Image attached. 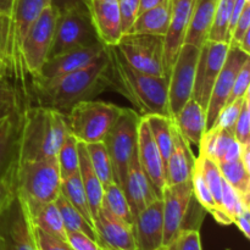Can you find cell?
Instances as JSON below:
<instances>
[{
  "mask_svg": "<svg viewBox=\"0 0 250 250\" xmlns=\"http://www.w3.org/2000/svg\"><path fill=\"white\" fill-rule=\"evenodd\" d=\"M85 148H87L88 158H89L92 168L102 182L103 187H106L110 183L115 182L111 160H110L109 153H107L104 142L85 144Z\"/></svg>",
  "mask_w": 250,
  "mask_h": 250,
  "instance_id": "obj_35",
  "label": "cell"
},
{
  "mask_svg": "<svg viewBox=\"0 0 250 250\" xmlns=\"http://www.w3.org/2000/svg\"><path fill=\"white\" fill-rule=\"evenodd\" d=\"M103 207L106 208L112 215L124 220L127 224L133 225L134 219L129 209L128 202L125 195L121 186L112 182L104 187V197H103Z\"/></svg>",
  "mask_w": 250,
  "mask_h": 250,
  "instance_id": "obj_36",
  "label": "cell"
},
{
  "mask_svg": "<svg viewBox=\"0 0 250 250\" xmlns=\"http://www.w3.org/2000/svg\"><path fill=\"white\" fill-rule=\"evenodd\" d=\"M160 250H165V249H164V248H161V249H160Z\"/></svg>",
  "mask_w": 250,
  "mask_h": 250,
  "instance_id": "obj_59",
  "label": "cell"
},
{
  "mask_svg": "<svg viewBox=\"0 0 250 250\" xmlns=\"http://www.w3.org/2000/svg\"><path fill=\"white\" fill-rule=\"evenodd\" d=\"M58 10L49 5L32 24L22 44V59L31 78L38 77L44 62L48 60L54 38Z\"/></svg>",
  "mask_w": 250,
  "mask_h": 250,
  "instance_id": "obj_9",
  "label": "cell"
},
{
  "mask_svg": "<svg viewBox=\"0 0 250 250\" xmlns=\"http://www.w3.org/2000/svg\"><path fill=\"white\" fill-rule=\"evenodd\" d=\"M233 224L238 227L246 238H250V209H246L243 212L237 215L233 219Z\"/></svg>",
  "mask_w": 250,
  "mask_h": 250,
  "instance_id": "obj_52",
  "label": "cell"
},
{
  "mask_svg": "<svg viewBox=\"0 0 250 250\" xmlns=\"http://www.w3.org/2000/svg\"><path fill=\"white\" fill-rule=\"evenodd\" d=\"M229 44L208 39L200 46L192 98L207 111L212 87L226 60Z\"/></svg>",
  "mask_w": 250,
  "mask_h": 250,
  "instance_id": "obj_12",
  "label": "cell"
},
{
  "mask_svg": "<svg viewBox=\"0 0 250 250\" xmlns=\"http://www.w3.org/2000/svg\"><path fill=\"white\" fill-rule=\"evenodd\" d=\"M15 0H0V15L11 16Z\"/></svg>",
  "mask_w": 250,
  "mask_h": 250,
  "instance_id": "obj_55",
  "label": "cell"
},
{
  "mask_svg": "<svg viewBox=\"0 0 250 250\" xmlns=\"http://www.w3.org/2000/svg\"><path fill=\"white\" fill-rule=\"evenodd\" d=\"M234 138L242 146H250V93H247L244 98L239 116L234 126Z\"/></svg>",
  "mask_w": 250,
  "mask_h": 250,
  "instance_id": "obj_44",
  "label": "cell"
},
{
  "mask_svg": "<svg viewBox=\"0 0 250 250\" xmlns=\"http://www.w3.org/2000/svg\"><path fill=\"white\" fill-rule=\"evenodd\" d=\"M61 180L78 172L80 168V156H78V142L70 133L66 136L56 155Z\"/></svg>",
  "mask_w": 250,
  "mask_h": 250,
  "instance_id": "obj_37",
  "label": "cell"
},
{
  "mask_svg": "<svg viewBox=\"0 0 250 250\" xmlns=\"http://www.w3.org/2000/svg\"><path fill=\"white\" fill-rule=\"evenodd\" d=\"M116 46L133 68L146 75L168 78L164 37L126 33L121 37Z\"/></svg>",
  "mask_w": 250,
  "mask_h": 250,
  "instance_id": "obj_8",
  "label": "cell"
},
{
  "mask_svg": "<svg viewBox=\"0 0 250 250\" xmlns=\"http://www.w3.org/2000/svg\"><path fill=\"white\" fill-rule=\"evenodd\" d=\"M26 109L11 78H0V121Z\"/></svg>",
  "mask_w": 250,
  "mask_h": 250,
  "instance_id": "obj_39",
  "label": "cell"
},
{
  "mask_svg": "<svg viewBox=\"0 0 250 250\" xmlns=\"http://www.w3.org/2000/svg\"><path fill=\"white\" fill-rule=\"evenodd\" d=\"M193 195L192 181L180 185H166L161 192L164 212V247L183 229Z\"/></svg>",
  "mask_w": 250,
  "mask_h": 250,
  "instance_id": "obj_14",
  "label": "cell"
},
{
  "mask_svg": "<svg viewBox=\"0 0 250 250\" xmlns=\"http://www.w3.org/2000/svg\"><path fill=\"white\" fill-rule=\"evenodd\" d=\"M198 148L200 154L209 156L217 164L239 160L243 150V146L237 142L233 132L220 127H212L205 132Z\"/></svg>",
  "mask_w": 250,
  "mask_h": 250,
  "instance_id": "obj_22",
  "label": "cell"
},
{
  "mask_svg": "<svg viewBox=\"0 0 250 250\" xmlns=\"http://www.w3.org/2000/svg\"><path fill=\"white\" fill-rule=\"evenodd\" d=\"M189 146L173 124V146L165 166L166 185H180L190 181L197 158Z\"/></svg>",
  "mask_w": 250,
  "mask_h": 250,
  "instance_id": "obj_23",
  "label": "cell"
},
{
  "mask_svg": "<svg viewBox=\"0 0 250 250\" xmlns=\"http://www.w3.org/2000/svg\"><path fill=\"white\" fill-rule=\"evenodd\" d=\"M102 250H107V249H103V248H102Z\"/></svg>",
  "mask_w": 250,
  "mask_h": 250,
  "instance_id": "obj_60",
  "label": "cell"
},
{
  "mask_svg": "<svg viewBox=\"0 0 250 250\" xmlns=\"http://www.w3.org/2000/svg\"><path fill=\"white\" fill-rule=\"evenodd\" d=\"M67 134L65 114L29 105L21 115L16 163L56 158Z\"/></svg>",
  "mask_w": 250,
  "mask_h": 250,
  "instance_id": "obj_3",
  "label": "cell"
},
{
  "mask_svg": "<svg viewBox=\"0 0 250 250\" xmlns=\"http://www.w3.org/2000/svg\"><path fill=\"white\" fill-rule=\"evenodd\" d=\"M27 210H28V214L34 226H37L46 233L51 234V236L58 237V238L67 242L65 226H63L62 219H61V215L59 212L55 202L34 205V207H27Z\"/></svg>",
  "mask_w": 250,
  "mask_h": 250,
  "instance_id": "obj_29",
  "label": "cell"
},
{
  "mask_svg": "<svg viewBox=\"0 0 250 250\" xmlns=\"http://www.w3.org/2000/svg\"><path fill=\"white\" fill-rule=\"evenodd\" d=\"M190 181H192L193 195H194L195 199L198 200V203L202 205V208H204L207 211H209L219 224L225 225V226L233 224L231 217H229V215L222 210L221 207L217 205L211 190L209 189L207 182H205V180L203 178L202 173H200L199 168L195 166V164H194V168H193L192 178H190Z\"/></svg>",
  "mask_w": 250,
  "mask_h": 250,
  "instance_id": "obj_30",
  "label": "cell"
},
{
  "mask_svg": "<svg viewBox=\"0 0 250 250\" xmlns=\"http://www.w3.org/2000/svg\"><path fill=\"white\" fill-rule=\"evenodd\" d=\"M0 59L9 63L12 68L11 63V19L7 15H0ZM14 80V73H12Z\"/></svg>",
  "mask_w": 250,
  "mask_h": 250,
  "instance_id": "obj_45",
  "label": "cell"
},
{
  "mask_svg": "<svg viewBox=\"0 0 250 250\" xmlns=\"http://www.w3.org/2000/svg\"><path fill=\"white\" fill-rule=\"evenodd\" d=\"M149 129L153 136L154 142L158 146L160 155L163 158L164 165L168 160L173 146V122L172 119L161 115H149L146 116Z\"/></svg>",
  "mask_w": 250,
  "mask_h": 250,
  "instance_id": "obj_31",
  "label": "cell"
},
{
  "mask_svg": "<svg viewBox=\"0 0 250 250\" xmlns=\"http://www.w3.org/2000/svg\"><path fill=\"white\" fill-rule=\"evenodd\" d=\"M0 236L6 250H37L31 216L16 192L0 214Z\"/></svg>",
  "mask_w": 250,
  "mask_h": 250,
  "instance_id": "obj_11",
  "label": "cell"
},
{
  "mask_svg": "<svg viewBox=\"0 0 250 250\" xmlns=\"http://www.w3.org/2000/svg\"><path fill=\"white\" fill-rule=\"evenodd\" d=\"M136 250H160L164 247L163 200L156 199L142 210L133 222Z\"/></svg>",
  "mask_w": 250,
  "mask_h": 250,
  "instance_id": "obj_18",
  "label": "cell"
},
{
  "mask_svg": "<svg viewBox=\"0 0 250 250\" xmlns=\"http://www.w3.org/2000/svg\"><path fill=\"white\" fill-rule=\"evenodd\" d=\"M54 202H55L56 207H58L59 209V212H60L66 232L67 231L83 232V233L88 234L90 238H93L94 241L98 242V236L95 229H93L87 221H85L84 217L81 215V212L78 211V210L76 209V208L73 207L67 199H66V197L62 194V193H60Z\"/></svg>",
  "mask_w": 250,
  "mask_h": 250,
  "instance_id": "obj_34",
  "label": "cell"
},
{
  "mask_svg": "<svg viewBox=\"0 0 250 250\" xmlns=\"http://www.w3.org/2000/svg\"><path fill=\"white\" fill-rule=\"evenodd\" d=\"M221 208L233 221L234 217L243 212L246 209H250V205L247 204L241 195L224 180L222 183L221 194Z\"/></svg>",
  "mask_w": 250,
  "mask_h": 250,
  "instance_id": "obj_41",
  "label": "cell"
},
{
  "mask_svg": "<svg viewBox=\"0 0 250 250\" xmlns=\"http://www.w3.org/2000/svg\"><path fill=\"white\" fill-rule=\"evenodd\" d=\"M61 175L56 158L16 163L15 189L27 207L54 202L61 193Z\"/></svg>",
  "mask_w": 250,
  "mask_h": 250,
  "instance_id": "obj_4",
  "label": "cell"
},
{
  "mask_svg": "<svg viewBox=\"0 0 250 250\" xmlns=\"http://www.w3.org/2000/svg\"><path fill=\"white\" fill-rule=\"evenodd\" d=\"M33 224V222H32ZM34 238H36L37 250H73L67 242L54 237L46 232L42 231L33 225Z\"/></svg>",
  "mask_w": 250,
  "mask_h": 250,
  "instance_id": "obj_46",
  "label": "cell"
},
{
  "mask_svg": "<svg viewBox=\"0 0 250 250\" xmlns=\"http://www.w3.org/2000/svg\"><path fill=\"white\" fill-rule=\"evenodd\" d=\"M122 110L124 107L103 100L77 103L65 114L68 133L80 143L104 142Z\"/></svg>",
  "mask_w": 250,
  "mask_h": 250,
  "instance_id": "obj_5",
  "label": "cell"
},
{
  "mask_svg": "<svg viewBox=\"0 0 250 250\" xmlns=\"http://www.w3.org/2000/svg\"><path fill=\"white\" fill-rule=\"evenodd\" d=\"M200 48L185 43L181 46L168 76V107L171 117L175 116L192 98L195 70Z\"/></svg>",
  "mask_w": 250,
  "mask_h": 250,
  "instance_id": "obj_10",
  "label": "cell"
},
{
  "mask_svg": "<svg viewBox=\"0 0 250 250\" xmlns=\"http://www.w3.org/2000/svg\"><path fill=\"white\" fill-rule=\"evenodd\" d=\"M163 248L165 250H203L199 231L198 229H183Z\"/></svg>",
  "mask_w": 250,
  "mask_h": 250,
  "instance_id": "obj_42",
  "label": "cell"
},
{
  "mask_svg": "<svg viewBox=\"0 0 250 250\" xmlns=\"http://www.w3.org/2000/svg\"><path fill=\"white\" fill-rule=\"evenodd\" d=\"M171 6L170 1L159 5L153 9L141 12L132 24L128 33L153 34V36L165 37L170 24Z\"/></svg>",
  "mask_w": 250,
  "mask_h": 250,
  "instance_id": "obj_28",
  "label": "cell"
},
{
  "mask_svg": "<svg viewBox=\"0 0 250 250\" xmlns=\"http://www.w3.org/2000/svg\"><path fill=\"white\" fill-rule=\"evenodd\" d=\"M98 243L107 250H136L133 225L112 215L102 207L94 219Z\"/></svg>",
  "mask_w": 250,
  "mask_h": 250,
  "instance_id": "obj_15",
  "label": "cell"
},
{
  "mask_svg": "<svg viewBox=\"0 0 250 250\" xmlns=\"http://www.w3.org/2000/svg\"><path fill=\"white\" fill-rule=\"evenodd\" d=\"M85 4L99 41L105 46L117 45L124 36L119 0H85Z\"/></svg>",
  "mask_w": 250,
  "mask_h": 250,
  "instance_id": "obj_20",
  "label": "cell"
},
{
  "mask_svg": "<svg viewBox=\"0 0 250 250\" xmlns=\"http://www.w3.org/2000/svg\"><path fill=\"white\" fill-rule=\"evenodd\" d=\"M15 166H16V163L9 171V173L0 181V214L5 209V207L9 204V202L16 192V189H15Z\"/></svg>",
  "mask_w": 250,
  "mask_h": 250,
  "instance_id": "obj_51",
  "label": "cell"
},
{
  "mask_svg": "<svg viewBox=\"0 0 250 250\" xmlns=\"http://www.w3.org/2000/svg\"><path fill=\"white\" fill-rule=\"evenodd\" d=\"M110 90H115L133 105L142 117L161 115L171 117L168 107V78L146 75L132 67L116 45L106 46Z\"/></svg>",
  "mask_w": 250,
  "mask_h": 250,
  "instance_id": "obj_2",
  "label": "cell"
},
{
  "mask_svg": "<svg viewBox=\"0 0 250 250\" xmlns=\"http://www.w3.org/2000/svg\"><path fill=\"white\" fill-rule=\"evenodd\" d=\"M78 156H80V173L81 181H82L83 188H84L85 195H87L88 203H89L90 211H92L93 220L97 216L98 211L103 207V197H104V187L99 181L98 176L95 175L94 170L89 163L87 148L84 143L78 142Z\"/></svg>",
  "mask_w": 250,
  "mask_h": 250,
  "instance_id": "obj_27",
  "label": "cell"
},
{
  "mask_svg": "<svg viewBox=\"0 0 250 250\" xmlns=\"http://www.w3.org/2000/svg\"><path fill=\"white\" fill-rule=\"evenodd\" d=\"M234 2H236V0H219L214 22H212L209 33L210 41L224 42L227 44L229 43V22Z\"/></svg>",
  "mask_w": 250,
  "mask_h": 250,
  "instance_id": "obj_40",
  "label": "cell"
},
{
  "mask_svg": "<svg viewBox=\"0 0 250 250\" xmlns=\"http://www.w3.org/2000/svg\"><path fill=\"white\" fill-rule=\"evenodd\" d=\"M141 117L136 110L124 107L121 115L104 139L111 160L114 180L121 187L124 186L129 163L137 154L138 125Z\"/></svg>",
  "mask_w": 250,
  "mask_h": 250,
  "instance_id": "obj_7",
  "label": "cell"
},
{
  "mask_svg": "<svg viewBox=\"0 0 250 250\" xmlns=\"http://www.w3.org/2000/svg\"><path fill=\"white\" fill-rule=\"evenodd\" d=\"M122 189H124L125 195L127 198L133 219H136L137 215L142 210L146 209L150 203H153L156 199H160L159 194L151 186L149 178L142 170L137 154L132 159L128 168H127V175L125 178L124 186H122Z\"/></svg>",
  "mask_w": 250,
  "mask_h": 250,
  "instance_id": "obj_21",
  "label": "cell"
},
{
  "mask_svg": "<svg viewBox=\"0 0 250 250\" xmlns=\"http://www.w3.org/2000/svg\"><path fill=\"white\" fill-rule=\"evenodd\" d=\"M61 193L66 197V199L81 212L85 221L94 229V220H93L92 211H90L89 203H88L87 195H85L84 188H83L82 181H81L80 173L63 178L61 181Z\"/></svg>",
  "mask_w": 250,
  "mask_h": 250,
  "instance_id": "obj_32",
  "label": "cell"
},
{
  "mask_svg": "<svg viewBox=\"0 0 250 250\" xmlns=\"http://www.w3.org/2000/svg\"><path fill=\"white\" fill-rule=\"evenodd\" d=\"M193 4L194 0H170V24H168L167 33L164 37L165 63L168 76L181 46L185 44L190 17H192Z\"/></svg>",
  "mask_w": 250,
  "mask_h": 250,
  "instance_id": "obj_19",
  "label": "cell"
},
{
  "mask_svg": "<svg viewBox=\"0 0 250 250\" xmlns=\"http://www.w3.org/2000/svg\"><path fill=\"white\" fill-rule=\"evenodd\" d=\"M2 77H9L12 80V68L10 67L9 63H6L4 60L0 59V78Z\"/></svg>",
  "mask_w": 250,
  "mask_h": 250,
  "instance_id": "obj_56",
  "label": "cell"
},
{
  "mask_svg": "<svg viewBox=\"0 0 250 250\" xmlns=\"http://www.w3.org/2000/svg\"><path fill=\"white\" fill-rule=\"evenodd\" d=\"M250 59L249 54L234 45L229 46L226 60L217 76L207 106V131L214 126L220 111L227 104L233 88L234 80L242 66Z\"/></svg>",
  "mask_w": 250,
  "mask_h": 250,
  "instance_id": "obj_13",
  "label": "cell"
},
{
  "mask_svg": "<svg viewBox=\"0 0 250 250\" xmlns=\"http://www.w3.org/2000/svg\"><path fill=\"white\" fill-rule=\"evenodd\" d=\"M102 43L93 26L85 1H78L58 11L49 58Z\"/></svg>",
  "mask_w": 250,
  "mask_h": 250,
  "instance_id": "obj_6",
  "label": "cell"
},
{
  "mask_svg": "<svg viewBox=\"0 0 250 250\" xmlns=\"http://www.w3.org/2000/svg\"><path fill=\"white\" fill-rule=\"evenodd\" d=\"M122 33L126 34L139 15V0H119Z\"/></svg>",
  "mask_w": 250,
  "mask_h": 250,
  "instance_id": "obj_47",
  "label": "cell"
},
{
  "mask_svg": "<svg viewBox=\"0 0 250 250\" xmlns=\"http://www.w3.org/2000/svg\"><path fill=\"white\" fill-rule=\"evenodd\" d=\"M105 90H110L106 48L87 67L50 81L31 78L29 105L49 107L67 114L75 104L94 99Z\"/></svg>",
  "mask_w": 250,
  "mask_h": 250,
  "instance_id": "obj_1",
  "label": "cell"
},
{
  "mask_svg": "<svg viewBox=\"0 0 250 250\" xmlns=\"http://www.w3.org/2000/svg\"><path fill=\"white\" fill-rule=\"evenodd\" d=\"M78 1H85V0H50V5L55 10L60 11V10L66 9L67 6H71Z\"/></svg>",
  "mask_w": 250,
  "mask_h": 250,
  "instance_id": "obj_54",
  "label": "cell"
},
{
  "mask_svg": "<svg viewBox=\"0 0 250 250\" xmlns=\"http://www.w3.org/2000/svg\"><path fill=\"white\" fill-rule=\"evenodd\" d=\"M249 78H250V59L242 66L239 72L237 73L234 80L233 88L227 103H231L238 98H243L249 92Z\"/></svg>",
  "mask_w": 250,
  "mask_h": 250,
  "instance_id": "obj_48",
  "label": "cell"
},
{
  "mask_svg": "<svg viewBox=\"0 0 250 250\" xmlns=\"http://www.w3.org/2000/svg\"><path fill=\"white\" fill-rule=\"evenodd\" d=\"M0 250H6V249H5V246H4V241H2L1 236H0Z\"/></svg>",
  "mask_w": 250,
  "mask_h": 250,
  "instance_id": "obj_58",
  "label": "cell"
},
{
  "mask_svg": "<svg viewBox=\"0 0 250 250\" xmlns=\"http://www.w3.org/2000/svg\"><path fill=\"white\" fill-rule=\"evenodd\" d=\"M246 95H244L243 98H238V99L233 100V102L231 103H227V104L224 106V109L220 111L219 116H217L216 121H215L214 126L212 127H220V128H224V129H227V131L233 132L237 119H238L239 112H241L242 110V106H243V102Z\"/></svg>",
  "mask_w": 250,
  "mask_h": 250,
  "instance_id": "obj_43",
  "label": "cell"
},
{
  "mask_svg": "<svg viewBox=\"0 0 250 250\" xmlns=\"http://www.w3.org/2000/svg\"><path fill=\"white\" fill-rule=\"evenodd\" d=\"M67 243L73 250H102L97 241L90 238L88 234L78 231H67Z\"/></svg>",
  "mask_w": 250,
  "mask_h": 250,
  "instance_id": "obj_49",
  "label": "cell"
},
{
  "mask_svg": "<svg viewBox=\"0 0 250 250\" xmlns=\"http://www.w3.org/2000/svg\"><path fill=\"white\" fill-rule=\"evenodd\" d=\"M195 166L199 168L200 173H202L203 178H204L205 182H207L209 189L211 190L217 205L221 207V194L224 177H222V173L221 171H220L219 164L215 160H212L211 158H209V156L199 154V156L195 159Z\"/></svg>",
  "mask_w": 250,
  "mask_h": 250,
  "instance_id": "obj_38",
  "label": "cell"
},
{
  "mask_svg": "<svg viewBox=\"0 0 250 250\" xmlns=\"http://www.w3.org/2000/svg\"><path fill=\"white\" fill-rule=\"evenodd\" d=\"M249 39H250V31L246 34V36L243 37V39H242L241 43H239L238 48H241L242 50L244 51V53L249 54V55H250V42H249Z\"/></svg>",
  "mask_w": 250,
  "mask_h": 250,
  "instance_id": "obj_57",
  "label": "cell"
},
{
  "mask_svg": "<svg viewBox=\"0 0 250 250\" xmlns=\"http://www.w3.org/2000/svg\"><path fill=\"white\" fill-rule=\"evenodd\" d=\"M172 122L188 143L199 146L200 141L207 132V111L202 105L190 98L172 117Z\"/></svg>",
  "mask_w": 250,
  "mask_h": 250,
  "instance_id": "obj_24",
  "label": "cell"
},
{
  "mask_svg": "<svg viewBox=\"0 0 250 250\" xmlns=\"http://www.w3.org/2000/svg\"><path fill=\"white\" fill-rule=\"evenodd\" d=\"M137 158H138L142 170L144 171L155 192L161 198V192L166 186L165 165H164L160 151L151 136L146 117H141L138 125Z\"/></svg>",
  "mask_w": 250,
  "mask_h": 250,
  "instance_id": "obj_16",
  "label": "cell"
},
{
  "mask_svg": "<svg viewBox=\"0 0 250 250\" xmlns=\"http://www.w3.org/2000/svg\"><path fill=\"white\" fill-rule=\"evenodd\" d=\"M219 0H194L185 43L200 46L209 39Z\"/></svg>",
  "mask_w": 250,
  "mask_h": 250,
  "instance_id": "obj_25",
  "label": "cell"
},
{
  "mask_svg": "<svg viewBox=\"0 0 250 250\" xmlns=\"http://www.w3.org/2000/svg\"><path fill=\"white\" fill-rule=\"evenodd\" d=\"M105 48L106 46L103 43H97L94 45L51 56L44 62L38 77L34 78H38L42 81H50L60 77V76L67 75V73L87 67L104 53Z\"/></svg>",
  "mask_w": 250,
  "mask_h": 250,
  "instance_id": "obj_17",
  "label": "cell"
},
{
  "mask_svg": "<svg viewBox=\"0 0 250 250\" xmlns=\"http://www.w3.org/2000/svg\"><path fill=\"white\" fill-rule=\"evenodd\" d=\"M224 180L238 193L242 199L250 205V171L239 160L219 164Z\"/></svg>",
  "mask_w": 250,
  "mask_h": 250,
  "instance_id": "obj_33",
  "label": "cell"
},
{
  "mask_svg": "<svg viewBox=\"0 0 250 250\" xmlns=\"http://www.w3.org/2000/svg\"><path fill=\"white\" fill-rule=\"evenodd\" d=\"M250 31V2L244 6L233 31H232L231 39H229V45L238 46L243 37Z\"/></svg>",
  "mask_w": 250,
  "mask_h": 250,
  "instance_id": "obj_50",
  "label": "cell"
},
{
  "mask_svg": "<svg viewBox=\"0 0 250 250\" xmlns=\"http://www.w3.org/2000/svg\"><path fill=\"white\" fill-rule=\"evenodd\" d=\"M21 115H11L0 121V181L16 163Z\"/></svg>",
  "mask_w": 250,
  "mask_h": 250,
  "instance_id": "obj_26",
  "label": "cell"
},
{
  "mask_svg": "<svg viewBox=\"0 0 250 250\" xmlns=\"http://www.w3.org/2000/svg\"><path fill=\"white\" fill-rule=\"evenodd\" d=\"M168 1H170V0H139V14L146 11V10L159 6V5L166 4V2Z\"/></svg>",
  "mask_w": 250,
  "mask_h": 250,
  "instance_id": "obj_53",
  "label": "cell"
}]
</instances>
